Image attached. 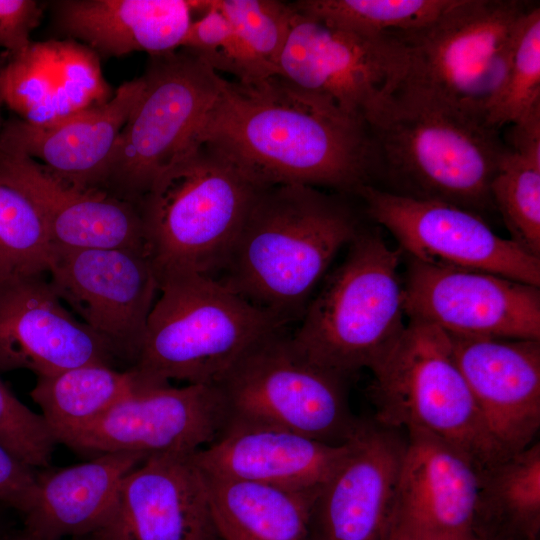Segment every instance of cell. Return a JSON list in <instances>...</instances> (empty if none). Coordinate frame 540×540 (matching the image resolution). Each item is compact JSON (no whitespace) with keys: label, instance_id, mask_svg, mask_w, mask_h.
Returning a JSON list of instances; mask_svg holds the SVG:
<instances>
[{"label":"cell","instance_id":"6da1fadb","mask_svg":"<svg viewBox=\"0 0 540 540\" xmlns=\"http://www.w3.org/2000/svg\"><path fill=\"white\" fill-rule=\"evenodd\" d=\"M194 142L215 147L262 187L324 186L356 193L375 171L365 122L279 76L251 84L223 78Z\"/></svg>","mask_w":540,"mask_h":540},{"label":"cell","instance_id":"7a4b0ae2","mask_svg":"<svg viewBox=\"0 0 540 540\" xmlns=\"http://www.w3.org/2000/svg\"><path fill=\"white\" fill-rule=\"evenodd\" d=\"M358 234L351 209L318 188L266 187L216 280L287 324L302 317L336 254Z\"/></svg>","mask_w":540,"mask_h":540},{"label":"cell","instance_id":"3957f363","mask_svg":"<svg viewBox=\"0 0 540 540\" xmlns=\"http://www.w3.org/2000/svg\"><path fill=\"white\" fill-rule=\"evenodd\" d=\"M157 280L158 298L128 367L140 383L217 385L286 325L210 276L169 272Z\"/></svg>","mask_w":540,"mask_h":540},{"label":"cell","instance_id":"277c9868","mask_svg":"<svg viewBox=\"0 0 540 540\" xmlns=\"http://www.w3.org/2000/svg\"><path fill=\"white\" fill-rule=\"evenodd\" d=\"M262 187L222 152L194 142L138 203L156 276L218 274Z\"/></svg>","mask_w":540,"mask_h":540},{"label":"cell","instance_id":"5b68a950","mask_svg":"<svg viewBox=\"0 0 540 540\" xmlns=\"http://www.w3.org/2000/svg\"><path fill=\"white\" fill-rule=\"evenodd\" d=\"M366 124L392 192L477 214L494 207L490 184L506 148L497 130L399 93Z\"/></svg>","mask_w":540,"mask_h":540},{"label":"cell","instance_id":"8992f818","mask_svg":"<svg viewBox=\"0 0 540 540\" xmlns=\"http://www.w3.org/2000/svg\"><path fill=\"white\" fill-rule=\"evenodd\" d=\"M533 6L519 0H454L429 24L395 35L407 53L396 93L486 125Z\"/></svg>","mask_w":540,"mask_h":540},{"label":"cell","instance_id":"52a82bcc","mask_svg":"<svg viewBox=\"0 0 540 540\" xmlns=\"http://www.w3.org/2000/svg\"><path fill=\"white\" fill-rule=\"evenodd\" d=\"M350 244L344 262L289 334L304 358L345 378L370 369L406 326L401 249L376 232H359Z\"/></svg>","mask_w":540,"mask_h":540},{"label":"cell","instance_id":"ba28073f","mask_svg":"<svg viewBox=\"0 0 540 540\" xmlns=\"http://www.w3.org/2000/svg\"><path fill=\"white\" fill-rule=\"evenodd\" d=\"M369 370L377 423L432 434L463 452L479 471L508 456L489 433L450 338L438 327L410 319Z\"/></svg>","mask_w":540,"mask_h":540},{"label":"cell","instance_id":"9c48e42d","mask_svg":"<svg viewBox=\"0 0 540 540\" xmlns=\"http://www.w3.org/2000/svg\"><path fill=\"white\" fill-rule=\"evenodd\" d=\"M144 89L121 130L101 190L138 205L155 179L193 143L223 77L179 48L150 56Z\"/></svg>","mask_w":540,"mask_h":540},{"label":"cell","instance_id":"30bf717a","mask_svg":"<svg viewBox=\"0 0 540 540\" xmlns=\"http://www.w3.org/2000/svg\"><path fill=\"white\" fill-rule=\"evenodd\" d=\"M346 380L304 358L283 330L253 348L217 386L228 417L344 445L362 423L351 411Z\"/></svg>","mask_w":540,"mask_h":540},{"label":"cell","instance_id":"8fae6325","mask_svg":"<svg viewBox=\"0 0 540 540\" xmlns=\"http://www.w3.org/2000/svg\"><path fill=\"white\" fill-rule=\"evenodd\" d=\"M293 10L277 76L343 115L367 123L403 81L404 45L390 35L357 34Z\"/></svg>","mask_w":540,"mask_h":540},{"label":"cell","instance_id":"7c38bea8","mask_svg":"<svg viewBox=\"0 0 540 540\" xmlns=\"http://www.w3.org/2000/svg\"><path fill=\"white\" fill-rule=\"evenodd\" d=\"M370 217L419 262L501 275L540 286V257L497 235L475 212L443 201L420 199L371 184L356 192Z\"/></svg>","mask_w":540,"mask_h":540},{"label":"cell","instance_id":"4fadbf2b","mask_svg":"<svg viewBox=\"0 0 540 540\" xmlns=\"http://www.w3.org/2000/svg\"><path fill=\"white\" fill-rule=\"evenodd\" d=\"M47 276L60 300L130 367L158 293L149 256L128 249L53 245Z\"/></svg>","mask_w":540,"mask_h":540},{"label":"cell","instance_id":"5bb4252c","mask_svg":"<svg viewBox=\"0 0 540 540\" xmlns=\"http://www.w3.org/2000/svg\"><path fill=\"white\" fill-rule=\"evenodd\" d=\"M228 416L217 385L174 387L138 382L128 395L64 445L93 456L112 452L146 457L192 454L218 437Z\"/></svg>","mask_w":540,"mask_h":540},{"label":"cell","instance_id":"9a60e30c","mask_svg":"<svg viewBox=\"0 0 540 540\" xmlns=\"http://www.w3.org/2000/svg\"><path fill=\"white\" fill-rule=\"evenodd\" d=\"M404 310L448 335L540 340V290L501 275L410 258Z\"/></svg>","mask_w":540,"mask_h":540},{"label":"cell","instance_id":"2e32d148","mask_svg":"<svg viewBox=\"0 0 540 540\" xmlns=\"http://www.w3.org/2000/svg\"><path fill=\"white\" fill-rule=\"evenodd\" d=\"M401 431L362 420L315 495L306 540H383L406 448Z\"/></svg>","mask_w":540,"mask_h":540},{"label":"cell","instance_id":"e0dca14e","mask_svg":"<svg viewBox=\"0 0 540 540\" xmlns=\"http://www.w3.org/2000/svg\"><path fill=\"white\" fill-rule=\"evenodd\" d=\"M47 273L0 277V371L50 375L116 359L111 348L67 310Z\"/></svg>","mask_w":540,"mask_h":540},{"label":"cell","instance_id":"ac0fdd59","mask_svg":"<svg viewBox=\"0 0 540 540\" xmlns=\"http://www.w3.org/2000/svg\"><path fill=\"white\" fill-rule=\"evenodd\" d=\"M192 454L147 457L121 483L106 524L87 540H216Z\"/></svg>","mask_w":540,"mask_h":540},{"label":"cell","instance_id":"d6986e66","mask_svg":"<svg viewBox=\"0 0 540 540\" xmlns=\"http://www.w3.org/2000/svg\"><path fill=\"white\" fill-rule=\"evenodd\" d=\"M0 180L37 210L52 245L128 249L148 255L134 203L98 189H82L54 176L33 158L0 145Z\"/></svg>","mask_w":540,"mask_h":540},{"label":"cell","instance_id":"ffe728a7","mask_svg":"<svg viewBox=\"0 0 540 540\" xmlns=\"http://www.w3.org/2000/svg\"><path fill=\"white\" fill-rule=\"evenodd\" d=\"M448 336L492 438L506 455L530 446L540 428V340Z\"/></svg>","mask_w":540,"mask_h":540},{"label":"cell","instance_id":"44dd1931","mask_svg":"<svg viewBox=\"0 0 540 540\" xmlns=\"http://www.w3.org/2000/svg\"><path fill=\"white\" fill-rule=\"evenodd\" d=\"M406 432L386 530L473 536L478 468L444 440L416 429Z\"/></svg>","mask_w":540,"mask_h":540},{"label":"cell","instance_id":"7402d4cb","mask_svg":"<svg viewBox=\"0 0 540 540\" xmlns=\"http://www.w3.org/2000/svg\"><path fill=\"white\" fill-rule=\"evenodd\" d=\"M2 102L35 126H52L107 102L100 57L72 40L32 42L0 69Z\"/></svg>","mask_w":540,"mask_h":540},{"label":"cell","instance_id":"603a6c76","mask_svg":"<svg viewBox=\"0 0 540 540\" xmlns=\"http://www.w3.org/2000/svg\"><path fill=\"white\" fill-rule=\"evenodd\" d=\"M349 447L350 441L331 445L283 427L228 417L218 437L193 458L209 473L305 491L319 488Z\"/></svg>","mask_w":540,"mask_h":540},{"label":"cell","instance_id":"cb8c5ba5","mask_svg":"<svg viewBox=\"0 0 540 540\" xmlns=\"http://www.w3.org/2000/svg\"><path fill=\"white\" fill-rule=\"evenodd\" d=\"M143 89L142 76L126 81L107 102L52 126L10 119L0 130V145L33 158L72 186L101 190L108 160Z\"/></svg>","mask_w":540,"mask_h":540},{"label":"cell","instance_id":"d4e9b609","mask_svg":"<svg viewBox=\"0 0 540 540\" xmlns=\"http://www.w3.org/2000/svg\"><path fill=\"white\" fill-rule=\"evenodd\" d=\"M147 457L103 453L69 467L36 474L23 531L39 540L86 538L108 521L126 475Z\"/></svg>","mask_w":540,"mask_h":540},{"label":"cell","instance_id":"484cf974","mask_svg":"<svg viewBox=\"0 0 540 540\" xmlns=\"http://www.w3.org/2000/svg\"><path fill=\"white\" fill-rule=\"evenodd\" d=\"M54 7L59 29L99 57L177 50L193 21L186 0H63Z\"/></svg>","mask_w":540,"mask_h":540},{"label":"cell","instance_id":"4316f807","mask_svg":"<svg viewBox=\"0 0 540 540\" xmlns=\"http://www.w3.org/2000/svg\"><path fill=\"white\" fill-rule=\"evenodd\" d=\"M199 470L221 539L306 540L319 488L292 490Z\"/></svg>","mask_w":540,"mask_h":540},{"label":"cell","instance_id":"83f0119b","mask_svg":"<svg viewBox=\"0 0 540 540\" xmlns=\"http://www.w3.org/2000/svg\"><path fill=\"white\" fill-rule=\"evenodd\" d=\"M472 534L477 540H540V443L481 469Z\"/></svg>","mask_w":540,"mask_h":540},{"label":"cell","instance_id":"f1b7e54d","mask_svg":"<svg viewBox=\"0 0 540 540\" xmlns=\"http://www.w3.org/2000/svg\"><path fill=\"white\" fill-rule=\"evenodd\" d=\"M138 382L129 369L107 363H88L50 375L37 376L30 391L57 443L89 426Z\"/></svg>","mask_w":540,"mask_h":540},{"label":"cell","instance_id":"f546056e","mask_svg":"<svg viewBox=\"0 0 540 540\" xmlns=\"http://www.w3.org/2000/svg\"><path fill=\"white\" fill-rule=\"evenodd\" d=\"M511 125L490 184L491 199L510 239L540 257V105Z\"/></svg>","mask_w":540,"mask_h":540},{"label":"cell","instance_id":"4dcf8cb0","mask_svg":"<svg viewBox=\"0 0 540 540\" xmlns=\"http://www.w3.org/2000/svg\"><path fill=\"white\" fill-rule=\"evenodd\" d=\"M454 0H299L298 12L363 35L406 33L435 20Z\"/></svg>","mask_w":540,"mask_h":540},{"label":"cell","instance_id":"1f68e13d","mask_svg":"<svg viewBox=\"0 0 540 540\" xmlns=\"http://www.w3.org/2000/svg\"><path fill=\"white\" fill-rule=\"evenodd\" d=\"M52 246L33 204L0 180V277L47 273Z\"/></svg>","mask_w":540,"mask_h":540},{"label":"cell","instance_id":"d6a6232c","mask_svg":"<svg viewBox=\"0 0 540 540\" xmlns=\"http://www.w3.org/2000/svg\"><path fill=\"white\" fill-rule=\"evenodd\" d=\"M540 105V7L534 5L520 27L510 65L485 123L497 130L514 124Z\"/></svg>","mask_w":540,"mask_h":540},{"label":"cell","instance_id":"836d02e7","mask_svg":"<svg viewBox=\"0 0 540 540\" xmlns=\"http://www.w3.org/2000/svg\"><path fill=\"white\" fill-rule=\"evenodd\" d=\"M202 17L192 21L180 48L202 58L217 73H229L237 82L251 84L274 75L246 47L227 18L211 0L191 1Z\"/></svg>","mask_w":540,"mask_h":540},{"label":"cell","instance_id":"e575fe53","mask_svg":"<svg viewBox=\"0 0 540 540\" xmlns=\"http://www.w3.org/2000/svg\"><path fill=\"white\" fill-rule=\"evenodd\" d=\"M249 51L274 75L290 30L293 7L277 0H211Z\"/></svg>","mask_w":540,"mask_h":540},{"label":"cell","instance_id":"d590c367","mask_svg":"<svg viewBox=\"0 0 540 540\" xmlns=\"http://www.w3.org/2000/svg\"><path fill=\"white\" fill-rule=\"evenodd\" d=\"M57 444L41 414L22 403L0 378V445L31 468H47Z\"/></svg>","mask_w":540,"mask_h":540},{"label":"cell","instance_id":"8d00e7d4","mask_svg":"<svg viewBox=\"0 0 540 540\" xmlns=\"http://www.w3.org/2000/svg\"><path fill=\"white\" fill-rule=\"evenodd\" d=\"M42 10L33 0H0V47L11 56L25 49L39 24Z\"/></svg>","mask_w":540,"mask_h":540},{"label":"cell","instance_id":"74e56055","mask_svg":"<svg viewBox=\"0 0 540 540\" xmlns=\"http://www.w3.org/2000/svg\"><path fill=\"white\" fill-rule=\"evenodd\" d=\"M36 472L0 445V502L24 514L36 485Z\"/></svg>","mask_w":540,"mask_h":540},{"label":"cell","instance_id":"f35d334b","mask_svg":"<svg viewBox=\"0 0 540 540\" xmlns=\"http://www.w3.org/2000/svg\"><path fill=\"white\" fill-rule=\"evenodd\" d=\"M383 540H477L474 536L448 537L438 535L416 534L387 529Z\"/></svg>","mask_w":540,"mask_h":540},{"label":"cell","instance_id":"ab89813d","mask_svg":"<svg viewBox=\"0 0 540 540\" xmlns=\"http://www.w3.org/2000/svg\"><path fill=\"white\" fill-rule=\"evenodd\" d=\"M6 540H39L27 533H25L23 530H21L16 535H12L8 537ZM71 540H87L86 538H80V539H71Z\"/></svg>","mask_w":540,"mask_h":540},{"label":"cell","instance_id":"60d3db41","mask_svg":"<svg viewBox=\"0 0 540 540\" xmlns=\"http://www.w3.org/2000/svg\"><path fill=\"white\" fill-rule=\"evenodd\" d=\"M2 104H3V102H2V99H1V96H0V107H1ZM2 125H3V124H1V116H0V130H1V128H2Z\"/></svg>","mask_w":540,"mask_h":540},{"label":"cell","instance_id":"b9f144b4","mask_svg":"<svg viewBox=\"0 0 540 540\" xmlns=\"http://www.w3.org/2000/svg\"><path fill=\"white\" fill-rule=\"evenodd\" d=\"M216 540H223V539H221V538L219 537V538H217Z\"/></svg>","mask_w":540,"mask_h":540}]
</instances>
